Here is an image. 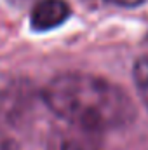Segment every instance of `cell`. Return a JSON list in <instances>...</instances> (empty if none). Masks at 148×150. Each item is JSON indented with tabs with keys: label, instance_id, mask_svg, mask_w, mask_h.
<instances>
[{
	"label": "cell",
	"instance_id": "3",
	"mask_svg": "<svg viewBox=\"0 0 148 150\" xmlns=\"http://www.w3.org/2000/svg\"><path fill=\"white\" fill-rule=\"evenodd\" d=\"M47 150H92V147L77 134L54 131L47 138Z\"/></svg>",
	"mask_w": 148,
	"mask_h": 150
},
{
	"label": "cell",
	"instance_id": "5",
	"mask_svg": "<svg viewBox=\"0 0 148 150\" xmlns=\"http://www.w3.org/2000/svg\"><path fill=\"white\" fill-rule=\"evenodd\" d=\"M0 150H21V149L12 138H9L5 133L0 131Z\"/></svg>",
	"mask_w": 148,
	"mask_h": 150
},
{
	"label": "cell",
	"instance_id": "6",
	"mask_svg": "<svg viewBox=\"0 0 148 150\" xmlns=\"http://www.w3.org/2000/svg\"><path fill=\"white\" fill-rule=\"evenodd\" d=\"M115 5H122V7H136V5H141L143 2L147 0H108Z\"/></svg>",
	"mask_w": 148,
	"mask_h": 150
},
{
	"label": "cell",
	"instance_id": "4",
	"mask_svg": "<svg viewBox=\"0 0 148 150\" xmlns=\"http://www.w3.org/2000/svg\"><path fill=\"white\" fill-rule=\"evenodd\" d=\"M132 77H134L136 89L148 108V54L138 58V61L134 63V68H132Z\"/></svg>",
	"mask_w": 148,
	"mask_h": 150
},
{
	"label": "cell",
	"instance_id": "1",
	"mask_svg": "<svg viewBox=\"0 0 148 150\" xmlns=\"http://www.w3.org/2000/svg\"><path fill=\"white\" fill-rule=\"evenodd\" d=\"M42 98L58 119L85 133L118 129L136 117V107L122 87L89 74L56 75Z\"/></svg>",
	"mask_w": 148,
	"mask_h": 150
},
{
	"label": "cell",
	"instance_id": "2",
	"mask_svg": "<svg viewBox=\"0 0 148 150\" xmlns=\"http://www.w3.org/2000/svg\"><path fill=\"white\" fill-rule=\"evenodd\" d=\"M70 7L65 0H40L32 11L30 23L35 32H49L63 25L70 16Z\"/></svg>",
	"mask_w": 148,
	"mask_h": 150
}]
</instances>
